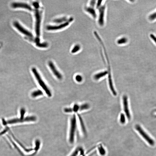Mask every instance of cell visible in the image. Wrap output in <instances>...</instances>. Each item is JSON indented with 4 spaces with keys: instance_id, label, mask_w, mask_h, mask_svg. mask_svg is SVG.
<instances>
[{
    "instance_id": "1",
    "label": "cell",
    "mask_w": 156,
    "mask_h": 156,
    "mask_svg": "<svg viewBox=\"0 0 156 156\" xmlns=\"http://www.w3.org/2000/svg\"><path fill=\"white\" fill-rule=\"evenodd\" d=\"M35 7L36 8L35 9V16L36 19L35 23V32L36 35V43L37 45H38L40 43V28L41 20V16L40 12L37 9L38 8V4L35 3L34 4Z\"/></svg>"
},
{
    "instance_id": "2",
    "label": "cell",
    "mask_w": 156,
    "mask_h": 156,
    "mask_svg": "<svg viewBox=\"0 0 156 156\" xmlns=\"http://www.w3.org/2000/svg\"><path fill=\"white\" fill-rule=\"evenodd\" d=\"M77 128V122L76 116L74 114L71 117L70 120L69 141L70 144L74 143L75 139L76 132Z\"/></svg>"
},
{
    "instance_id": "3",
    "label": "cell",
    "mask_w": 156,
    "mask_h": 156,
    "mask_svg": "<svg viewBox=\"0 0 156 156\" xmlns=\"http://www.w3.org/2000/svg\"><path fill=\"white\" fill-rule=\"evenodd\" d=\"M37 119L36 117L34 116H30L25 117L23 119L20 118H16L6 121L4 119H3L2 121L3 124L6 126L8 125H12L25 122H34L36 121Z\"/></svg>"
},
{
    "instance_id": "4",
    "label": "cell",
    "mask_w": 156,
    "mask_h": 156,
    "mask_svg": "<svg viewBox=\"0 0 156 156\" xmlns=\"http://www.w3.org/2000/svg\"><path fill=\"white\" fill-rule=\"evenodd\" d=\"M106 4L103 3L97 9V22L100 27H103L105 23V16L106 10Z\"/></svg>"
},
{
    "instance_id": "5",
    "label": "cell",
    "mask_w": 156,
    "mask_h": 156,
    "mask_svg": "<svg viewBox=\"0 0 156 156\" xmlns=\"http://www.w3.org/2000/svg\"><path fill=\"white\" fill-rule=\"evenodd\" d=\"M96 1L91 0L87 5L84 7V10L91 16L96 19L97 17V11L96 8Z\"/></svg>"
},
{
    "instance_id": "6",
    "label": "cell",
    "mask_w": 156,
    "mask_h": 156,
    "mask_svg": "<svg viewBox=\"0 0 156 156\" xmlns=\"http://www.w3.org/2000/svg\"><path fill=\"white\" fill-rule=\"evenodd\" d=\"M32 71L40 86L45 91L48 96L49 97H51L52 96V94L50 91L47 86L44 82L43 81L36 69L35 68H33L32 69Z\"/></svg>"
},
{
    "instance_id": "7",
    "label": "cell",
    "mask_w": 156,
    "mask_h": 156,
    "mask_svg": "<svg viewBox=\"0 0 156 156\" xmlns=\"http://www.w3.org/2000/svg\"><path fill=\"white\" fill-rule=\"evenodd\" d=\"M135 128L139 132L140 134L141 135L144 139L149 144L151 145H154L155 144L154 141L144 131L143 129L140 125H136L135 127Z\"/></svg>"
},
{
    "instance_id": "8",
    "label": "cell",
    "mask_w": 156,
    "mask_h": 156,
    "mask_svg": "<svg viewBox=\"0 0 156 156\" xmlns=\"http://www.w3.org/2000/svg\"><path fill=\"white\" fill-rule=\"evenodd\" d=\"M74 20V19L72 17L70 18L67 22H65L61 24L56 26H48L47 27V29L49 30H56L61 29L64 27H67L69 25L70 23Z\"/></svg>"
},
{
    "instance_id": "9",
    "label": "cell",
    "mask_w": 156,
    "mask_h": 156,
    "mask_svg": "<svg viewBox=\"0 0 156 156\" xmlns=\"http://www.w3.org/2000/svg\"><path fill=\"white\" fill-rule=\"evenodd\" d=\"M13 25L15 27L22 33L31 38H32L33 37L32 34L24 28L18 22H15L13 23Z\"/></svg>"
},
{
    "instance_id": "10",
    "label": "cell",
    "mask_w": 156,
    "mask_h": 156,
    "mask_svg": "<svg viewBox=\"0 0 156 156\" xmlns=\"http://www.w3.org/2000/svg\"><path fill=\"white\" fill-rule=\"evenodd\" d=\"M123 103L124 112L128 119L130 120L131 119V115L128 107V97L126 96H124L123 97Z\"/></svg>"
},
{
    "instance_id": "11",
    "label": "cell",
    "mask_w": 156,
    "mask_h": 156,
    "mask_svg": "<svg viewBox=\"0 0 156 156\" xmlns=\"http://www.w3.org/2000/svg\"><path fill=\"white\" fill-rule=\"evenodd\" d=\"M12 8H23L28 10L30 11H32V9L30 5L27 4L23 3L14 2L11 4Z\"/></svg>"
},
{
    "instance_id": "12",
    "label": "cell",
    "mask_w": 156,
    "mask_h": 156,
    "mask_svg": "<svg viewBox=\"0 0 156 156\" xmlns=\"http://www.w3.org/2000/svg\"><path fill=\"white\" fill-rule=\"evenodd\" d=\"M48 65L54 75L59 80H61L63 76L58 71L57 69L52 61H49Z\"/></svg>"
},
{
    "instance_id": "13",
    "label": "cell",
    "mask_w": 156,
    "mask_h": 156,
    "mask_svg": "<svg viewBox=\"0 0 156 156\" xmlns=\"http://www.w3.org/2000/svg\"><path fill=\"white\" fill-rule=\"evenodd\" d=\"M78 116L79 119V120L81 130H82L83 133L84 134L86 135V132L85 124H84L83 121L82 119L81 116L79 114H78Z\"/></svg>"
},
{
    "instance_id": "14",
    "label": "cell",
    "mask_w": 156,
    "mask_h": 156,
    "mask_svg": "<svg viewBox=\"0 0 156 156\" xmlns=\"http://www.w3.org/2000/svg\"><path fill=\"white\" fill-rule=\"evenodd\" d=\"M108 74V71H107L102 72L95 75L94 76V78L96 80H98L100 78L104 77Z\"/></svg>"
},
{
    "instance_id": "15",
    "label": "cell",
    "mask_w": 156,
    "mask_h": 156,
    "mask_svg": "<svg viewBox=\"0 0 156 156\" xmlns=\"http://www.w3.org/2000/svg\"><path fill=\"white\" fill-rule=\"evenodd\" d=\"M127 38L125 37H122L118 38L117 41V44L120 45H124L128 42Z\"/></svg>"
},
{
    "instance_id": "16",
    "label": "cell",
    "mask_w": 156,
    "mask_h": 156,
    "mask_svg": "<svg viewBox=\"0 0 156 156\" xmlns=\"http://www.w3.org/2000/svg\"><path fill=\"white\" fill-rule=\"evenodd\" d=\"M98 151L101 156H104L105 155L106 152L105 149L102 144H100L97 146Z\"/></svg>"
},
{
    "instance_id": "17",
    "label": "cell",
    "mask_w": 156,
    "mask_h": 156,
    "mask_svg": "<svg viewBox=\"0 0 156 156\" xmlns=\"http://www.w3.org/2000/svg\"><path fill=\"white\" fill-rule=\"evenodd\" d=\"M43 94V93L42 91L40 90H38L33 92L31 94V96L33 97H35L37 96H41Z\"/></svg>"
},
{
    "instance_id": "18",
    "label": "cell",
    "mask_w": 156,
    "mask_h": 156,
    "mask_svg": "<svg viewBox=\"0 0 156 156\" xmlns=\"http://www.w3.org/2000/svg\"><path fill=\"white\" fill-rule=\"evenodd\" d=\"M35 144V147L34 150L35 152H36L38 151L40 148L41 144L40 141L39 140H36Z\"/></svg>"
},
{
    "instance_id": "19",
    "label": "cell",
    "mask_w": 156,
    "mask_h": 156,
    "mask_svg": "<svg viewBox=\"0 0 156 156\" xmlns=\"http://www.w3.org/2000/svg\"><path fill=\"white\" fill-rule=\"evenodd\" d=\"M69 20L67 19V18L65 17L60 18L56 19L54 21V22L56 23H60L63 22H66L68 21Z\"/></svg>"
},
{
    "instance_id": "20",
    "label": "cell",
    "mask_w": 156,
    "mask_h": 156,
    "mask_svg": "<svg viewBox=\"0 0 156 156\" xmlns=\"http://www.w3.org/2000/svg\"><path fill=\"white\" fill-rule=\"evenodd\" d=\"M81 47L79 44H77L71 50V52L72 53H76L81 50Z\"/></svg>"
},
{
    "instance_id": "21",
    "label": "cell",
    "mask_w": 156,
    "mask_h": 156,
    "mask_svg": "<svg viewBox=\"0 0 156 156\" xmlns=\"http://www.w3.org/2000/svg\"><path fill=\"white\" fill-rule=\"evenodd\" d=\"M89 105L87 103H85L82 104L80 106V111H82L84 110L88 109L90 108Z\"/></svg>"
},
{
    "instance_id": "22",
    "label": "cell",
    "mask_w": 156,
    "mask_h": 156,
    "mask_svg": "<svg viewBox=\"0 0 156 156\" xmlns=\"http://www.w3.org/2000/svg\"><path fill=\"white\" fill-rule=\"evenodd\" d=\"M120 121L121 123L123 124H125L126 121V119L125 115L123 113H121L120 116Z\"/></svg>"
},
{
    "instance_id": "23",
    "label": "cell",
    "mask_w": 156,
    "mask_h": 156,
    "mask_svg": "<svg viewBox=\"0 0 156 156\" xmlns=\"http://www.w3.org/2000/svg\"><path fill=\"white\" fill-rule=\"evenodd\" d=\"M80 151V147L77 148L72 153L70 156H77L78 155Z\"/></svg>"
},
{
    "instance_id": "24",
    "label": "cell",
    "mask_w": 156,
    "mask_h": 156,
    "mask_svg": "<svg viewBox=\"0 0 156 156\" xmlns=\"http://www.w3.org/2000/svg\"><path fill=\"white\" fill-rule=\"evenodd\" d=\"M26 113V110L23 108H21L20 110V119H23L25 118L24 117Z\"/></svg>"
},
{
    "instance_id": "25",
    "label": "cell",
    "mask_w": 156,
    "mask_h": 156,
    "mask_svg": "<svg viewBox=\"0 0 156 156\" xmlns=\"http://www.w3.org/2000/svg\"><path fill=\"white\" fill-rule=\"evenodd\" d=\"M72 109L73 112L77 113L80 110V106L78 104H75Z\"/></svg>"
},
{
    "instance_id": "26",
    "label": "cell",
    "mask_w": 156,
    "mask_h": 156,
    "mask_svg": "<svg viewBox=\"0 0 156 156\" xmlns=\"http://www.w3.org/2000/svg\"><path fill=\"white\" fill-rule=\"evenodd\" d=\"M75 79L77 82H82V81L83 78L81 75H77L75 77Z\"/></svg>"
},
{
    "instance_id": "27",
    "label": "cell",
    "mask_w": 156,
    "mask_h": 156,
    "mask_svg": "<svg viewBox=\"0 0 156 156\" xmlns=\"http://www.w3.org/2000/svg\"><path fill=\"white\" fill-rule=\"evenodd\" d=\"M149 19L151 20H155L156 19V12L150 15L149 16Z\"/></svg>"
},
{
    "instance_id": "28",
    "label": "cell",
    "mask_w": 156,
    "mask_h": 156,
    "mask_svg": "<svg viewBox=\"0 0 156 156\" xmlns=\"http://www.w3.org/2000/svg\"><path fill=\"white\" fill-rule=\"evenodd\" d=\"M64 111L66 113H72L73 111L72 108H66L64 109Z\"/></svg>"
},
{
    "instance_id": "29",
    "label": "cell",
    "mask_w": 156,
    "mask_h": 156,
    "mask_svg": "<svg viewBox=\"0 0 156 156\" xmlns=\"http://www.w3.org/2000/svg\"><path fill=\"white\" fill-rule=\"evenodd\" d=\"M152 40L156 44V37L153 34H151L150 36Z\"/></svg>"
},
{
    "instance_id": "30",
    "label": "cell",
    "mask_w": 156,
    "mask_h": 156,
    "mask_svg": "<svg viewBox=\"0 0 156 156\" xmlns=\"http://www.w3.org/2000/svg\"><path fill=\"white\" fill-rule=\"evenodd\" d=\"M2 136V134L1 133V132H0V136Z\"/></svg>"
}]
</instances>
